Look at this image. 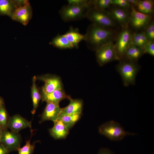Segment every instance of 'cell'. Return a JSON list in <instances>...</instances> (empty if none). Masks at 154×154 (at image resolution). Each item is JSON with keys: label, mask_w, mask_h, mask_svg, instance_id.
<instances>
[{"label": "cell", "mask_w": 154, "mask_h": 154, "mask_svg": "<svg viewBox=\"0 0 154 154\" xmlns=\"http://www.w3.org/2000/svg\"><path fill=\"white\" fill-rule=\"evenodd\" d=\"M118 33L116 29L92 23L87 28L84 40L88 48L96 51L106 44L114 42Z\"/></svg>", "instance_id": "cell-1"}, {"label": "cell", "mask_w": 154, "mask_h": 154, "mask_svg": "<svg viewBox=\"0 0 154 154\" xmlns=\"http://www.w3.org/2000/svg\"><path fill=\"white\" fill-rule=\"evenodd\" d=\"M116 66L117 71L121 77L124 86L134 85L140 67L137 62L123 59L119 60Z\"/></svg>", "instance_id": "cell-2"}, {"label": "cell", "mask_w": 154, "mask_h": 154, "mask_svg": "<svg viewBox=\"0 0 154 154\" xmlns=\"http://www.w3.org/2000/svg\"><path fill=\"white\" fill-rule=\"evenodd\" d=\"M86 17L92 23L102 27L116 29L119 26L107 10H99L90 7L87 10Z\"/></svg>", "instance_id": "cell-3"}, {"label": "cell", "mask_w": 154, "mask_h": 154, "mask_svg": "<svg viewBox=\"0 0 154 154\" xmlns=\"http://www.w3.org/2000/svg\"><path fill=\"white\" fill-rule=\"evenodd\" d=\"M99 133L113 141H119L127 135H135L125 131L118 122L113 120L108 121L99 128Z\"/></svg>", "instance_id": "cell-4"}, {"label": "cell", "mask_w": 154, "mask_h": 154, "mask_svg": "<svg viewBox=\"0 0 154 154\" xmlns=\"http://www.w3.org/2000/svg\"><path fill=\"white\" fill-rule=\"evenodd\" d=\"M88 8L83 6L68 4L62 7L59 13L62 19L65 22L78 20L86 17Z\"/></svg>", "instance_id": "cell-5"}, {"label": "cell", "mask_w": 154, "mask_h": 154, "mask_svg": "<svg viewBox=\"0 0 154 154\" xmlns=\"http://www.w3.org/2000/svg\"><path fill=\"white\" fill-rule=\"evenodd\" d=\"M133 32L128 27L121 29L118 33L114 45L119 60L123 58L127 49L131 44Z\"/></svg>", "instance_id": "cell-6"}, {"label": "cell", "mask_w": 154, "mask_h": 154, "mask_svg": "<svg viewBox=\"0 0 154 154\" xmlns=\"http://www.w3.org/2000/svg\"><path fill=\"white\" fill-rule=\"evenodd\" d=\"M152 16L145 15L137 11L131 6L129 27L135 31H144L153 20Z\"/></svg>", "instance_id": "cell-7"}, {"label": "cell", "mask_w": 154, "mask_h": 154, "mask_svg": "<svg viewBox=\"0 0 154 154\" xmlns=\"http://www.w3.org/2000/svg\"><path fill=\"white\" fill-rule=\"evenodd\" d=\"M96 51L97 61L101 66L115 60H119L115 50L114 42L106 44Z\"/></svg>", "instance_id": "cell-8"}, {"label": "cell", "mask_w": 154, "mask_h": 154, "mask_svg": "<svg viewBox=\"0 0 154 154\" xmlns=\"http://www.w3.org/2000/svg\"><path fill=\"white\" fill-rule=\"evenodd\" d=\"M131 9L111 5L107 10L116 23L123 29L129 27Z\"/></svg>", "instance_id": "cell-9"}, {"label": "cell", "mask_w": 154, "mask_h": 154, "mask_svg": "<svg viewBox=\"0 0 154 154\" xmlns=\"http://www.w3.org/2000/svg\"><path fill=\"white\" fill-rule=\"evenodd\" d=\"M21 137L18 133L10 131L7 129L3 130L0 141V143L7 153L20 147Z\"/></svg>", "instance_id": "cell-10"}, {"label": "cell", "mask_w": 154, "mask_h": 154, "mask_svg": "<svg viewBox=\"0 0 154 154\" xmlns=\"http://www.w3.org/2000/svg\"><path fill=\"white\" fill-rule=\"evenodd\" d=\"M32 16V7L29 1L26 0L24 4L15 10L11 18L25 26L28 24Z\"/></svg>", "instance_id": "cell-11"}, {"label": "cell", "mask_w": 154, "mask_h": 154, "mask_svg": "<svg viewBox=\"0 0 154 154\" xmlns=\"http://www.w3.org/2000/svg\"><path fill=\"white\" fill-rule=\"evenodd\" d=\"M38 79L44 82L42 88V94L49 93L62 89L61 82L58 77L46 75L39 77Z\"/></svg>", "instance_id": "cell-12"}, {"label": "cell", "mask_w": 154, "mask_h": 154, "mask_svg": "<svg viewBox=\"0 0 154 154\" xmlns=\"http://www.w3.org/2000/svg\"><path fill=\"white\" fill-rule=\"evenodd\" d=\"M27 127L32 129L31 122L20 115H16L9 118L7 128L11 131L18 133L21 130Z\"/></svg>", "instance_id": "cell-13"}, {"label": "cell", "mask_w": 154, "mask_h": 154, "mask_svg": "<svg viewBox=\"0 0 154 154\" xmlns=\"http://www.w3.org/2000/svg\"><path fill=\"white\" fill-rule=\"evenodd\" d=\"M26 0H0V15L12 17L15 10L24 4Z\"/></svg>", "instance_id": "cell-14"}, {"label": "cell", "mask_w": 154, "mask_h": 154, "mask_svg": "<svg viewBox=\"0 0 154 154\" xmlns=\"http://www.w3.org/2000/svg\"><path fill=\"white\" fill-rule=\"evenodd\" d=\"M62 108L59 105L47 102L45 108L41 116V122L51 120L54 122L57 120Z\"/></svg>", "instance_id": "cell-15"}, {"label": "cell", "mask_w": 154, "mask_h": 154, "mask_svg": "<svg viewBox=\"0 0 154 154\" xmlns=\"http://www.w3.org/2000/svg\"><path fill=\"white\" fill-rule=\"evenodd\" d=\"M54 125L50 129V135L55 139H65L69 133V130L60 121L57 120L54 122Z\"/></svg>", "instance_id": "cell-16"}, {"label": "cell", "mask_w": 154, "mask_h": 154, "mask_svg": "<svg viewBox=\"0 0 154 154\" xmlns=\"http://www.w3.org/2000/svg\"><path fill=\"white\" fill-rule=\"evenodd\" d=\"M70 97L67 96L62 89L55 90L51 93L42 94L41 98L43 101L59 105L60 102L65 99H69Z\"/></svg>", "instance_id": "cell-17"}, {"label": "cell", "mask_w": 154, "mask_h": 154, "mask_svg": "<svg viewBox=\"0 0 154 154\" xmlns=\"http://www.w3.org/2000/svg\"><path fill=\"white\" fill-rule=\"evenodd\" d=\"M69 104L66 107L62 108L59 116L82 113L83 108V102L79 99H73L70 97L69 99Z\"/></svg>", "instance_id": "cell-18"}, {"label": "cell", "mask_w": 154, "mask_h": 154, "mask_svg": "<svg viewBox=\"0 0 154 154\" xmlns=\"http://www.w3.org/2000/svg\"><path fill=\"white\" fill-rule=\"evenodd\" d=\"M63 35L74 48H76L78 47L79 42L85 39V35L80 33L78 28H74L71 26L70 27L68 31Z\"/></svg>", "instance_id": "cell-19"}, {"label": "cell", "mask_w": 154, "mask_h": 154, "mask_svg": "<svg viewBox=\"0 0 154 154\" xmlns=\"http://www.w3.org/2000/svg\"><path fill=\"white\" fill-rule=\"evenodd\" d=\"M144 54L142 48L131 44L127 49L123 59L137 62Z\"/></svg>", "instance_id": "cell-20"}, {"label": "cell", "mask_w": 154, "mask_h": 154, "mask_svg": "<svg viewBox=\"0 0 154 154\" xmlns=\"http://www.w3.org/2000/svg\"><path fill=\"white\" fill-rule=\"evenodd\" d=\"M133 7L137 11L141 13L152 16L154 12V1L139 0L137 5Z\"/></svg>", "instance_id": "cell-21"}, {"label": "cell", "mask_w": 154, "mask_h": 154, "mask_svg": "<svg viewBox=\"0 0 154 154\" xmlns=\"http://www.w3.org/2000/svg\"><path fill=\"white\" fill-rule=\"evenodd\" d=\"M49 44L60 49H71L74 48L64 35L58 34L52 39Z\"/></svg>", "instance_id": "cell-22"}, {"label": "cell", "mask_w": 154, "mask_h": 154, "mask_svg": "<svg viewBox=\"0 0 154 154\" xmlns=\"http://www.w3.org/2000/svg\"><path fill=\"white\" fill-rule=\"evenodd\" d=\"M82 113L59 116L57 120L61 121L69 130L78 121Z\"/></svg>", "instance_id": "cell-23"}, {"label": "cell", "mask_w": 154, "mask_h": 154, "mask_svg": "<svg viewBox=\"0 0 154 154\" xmlns=\"http://www.w3.org/2000/svg\"><path fill=\"white\" fill-rule=\"evenodd\" d=\"M36 77L34 76L33 79V84L31 88V96L33 103V109L31 112L32 114H34L38 106L39 102L41 98L36 85Z\"/></svg>", "instance_id": "cell-24"}, {"label": "cell", "mask_w": 154, "mask_h": 154, "mask_svg": "<svg viewBox=\"0 0 154 154\" xmlns=\"http://www.w3.org/2000/svg\"><path fill=\"white\" fill-rule=\"evenodd\" d=\"M144 31H133L131 39V44H133L143 48L148 42Z\"/></svg>", "instance_id": "cell-25"}, {"label": "cell", "mask_w": 154, "mask_h": 154, "mask_svg": "<svg viewBox=\"0 0 154 154\" xmlns=\"http://www.w3.org/2000/svg\"><path fill=\"white\" fill-rule=\"evenodd\" d=\"M9 119L3 103L0 106V127L3 130L7 129Z\"/></svg>", "instance_id": "cell-26"}, {"label": "cell", "mask_w": 154, "mask_h": 154, "mask_svg": "<svg viewBox=\"0 0 154 154\" xmlns=\"http://www.w3.org/2000/svg\"><path fill=\"white\" fill-rule=\"evenodd\" d=\"M111 1L112 0H92L91 7L99 10H107L111 5Z\"/></svg>", "instance_id": "cell-27"}, {"label": "cell", "mask_w": 154, "mask_h": 154, "mask_svg": "<svg viewBox=\"0 0 154 154\" xmlns=\"http://www.w3.org/2000/svg\"><path fill=\"white\" fill-rule=\"evenodd\" d=\"M31 138L26 141V144L23 147L18 149V154H32L33 153L35 147V143L32 144L31 143Z\"/></svg>", "instance_id": "cell-28"}, {"label": "cell", "mask_w": 154, "mask_h": 154, "mask_svg": "<svg viewBox=\"0 0 154 154\" xmlns=\"http://www.w3.org/2000/svg\"><path fill=\"white\" fill-rule=\"evenodd\" d=\"M149 41L154 40V21L153 20L144 30Z\"/></svg>", "instance_id": "cell-29"}, {"label": "cell", "mask_w": 154, "mask_h": 154, "mask_svg": "<svg viewBox=\"0 0 154 154\" xmlns=\"http://www.w3.org/2000/svg\"><path fill=\"white\" fill-rule=\"evenodd\" d=\"M68 4H73L90 7L92 6V0H68Z\"/></svg>", "instance_id": "cell-30"}, {"label": "cell", "mask_w": 154, "mask_h": 154, "mask_svg": "<svg viewBox=\"0 0 154 154\" xmlns=\"http://www.w3.org/2000/svg\"><path fill=\"white\" fill-rule=\"evenodd\" d=\"M111 5L128 9H130L131 7L127 0H112Z\"/></svg>", "instance_id": "cell-31"}, {"label": "cell", "mask_w": 154, "mask_h": 154, "mask_svg": "<svg viewBox=\"0 0 154 154\" xmlns=\"http://www.w3.org/2000/svg\"><path fill=\"white\" fill-rule=\"evenodd\" d=\"M143 49L145 54H149L153 57L154 56V40L148 41L143 48Z\"/></svg>", "instance_id": "cell-32"}, {"label": "cell", "mask_w": 154, "mask_h": 154, "mask_svg": "<svg viewBox=\"0 0 154 154\" xmlns=\"http://www.w3.org/2000/svg\"><path fill=\"white\" fill-rule=\"evenodd\" d=\"M98 154H114V153L108 148H102L99 151Z\"/></svg>", "instance_id": "cell-33"}, {"label": "cell", "mask_w": 154, "mask_h": 154, "mask_svg": "<svg viewBox=\"0 0 154 154\" xmlns=\"http://www.w3.org/2000/svg\"><path fill=\"white\" fill-rule=\"evenodd\" d=\"M139 0H127L131 6L135 7L137 3Z\"/></svg>", "instance_id": "cell-34"}, {"label": "cell", "mask_w": 154, "mask_h": 154, "mask_svg": "<svg viewBox=\"0 0 154 154\" xmlns=\"http://www.w3.org/2000/svg\"><path fill=\"white\" fill-rule=\"evenodd\" d=\"M7 151L0 143V154H7Z\"/></svg>", "instance_id": "cell-35"}, {"label": "cell", "mask_w": 154, "mask_h": 154, "mask_svg": "<svg viewBox=\"0 0 154 154\" xmlns=\"http://www.w3.org/2000/svg\"><path fill=\"white\" fill-rule=\"evenodd\" d=\"M3 130L0 127V141Z\"/></svg>", "instance_id": "cell-36"}, {"label": "cell", "mask_w": 154, "mask_h": 154, "mask_svg": "<svg viewBox=\"0 0 154 154\" xmlns=\"http://www.w3.org/2000/svg\"><path fill=\"white\" fill-rule=\"evenodd\" d=\"M3 104V101L2 99L0 97V106Z\"/></svg>", "instance_id": "cell-37"}]
</instances>
